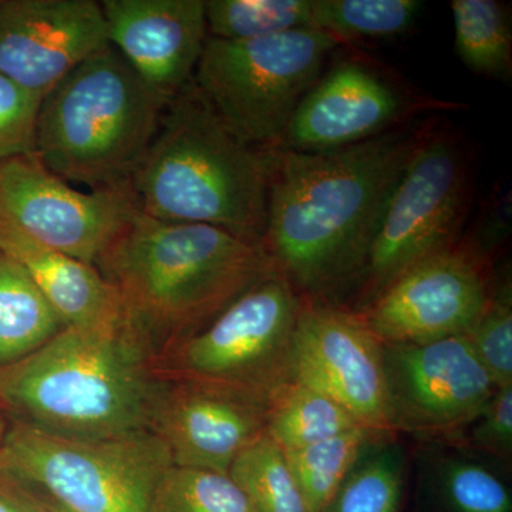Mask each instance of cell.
Returning a JSON list of instances; mask_svg holds the SVG:
<instances>
[{
	"mask_svg": "<svg viewBox=\"0 0 512 512\" xmlns=\"http://www.w3.org/2000/svg\"><path fill=\"white\" fill-rule=\"evenodd\" d=\"M419 141L390 133L338 150L276 148L261 247L303 301L335 303L356 288Z\"/></svg>",
	"mask_w": 512,
	"mask_h": 512,
	"instance_id": "cell-1",
	"label": "cell"
},
{
	"mask_svg": "<svg viewBox=\"0 0 512 512\" xmlns=\"http://www.w3.org/2000/svg\"><path fill=\"white\" fill-rule=\"evenodd\" d=\"M96 268L117 293L124 329L151 359L275 271L261 245L211 225L154 220L141 212Z\"/></svg>",
	"mask_w": 512,
	"mask_h": 512,
	"instance_id": "cell-2",
	"label": "cell"
},
{
	"mask_svg": "<svg viewBox=\"0 0 512 512\" xmlns=\"http://www.w3.org/2000/svg\"><path fill=\"white\" fill-rule=\"evenodd\" d=\"M164 384L123 323L64 326L0 369V404L15 423L49 436L114 439L153 429Z\"/></svg>",
	"mask_w": 512,
	"mask_h": 512,
	"instance_id": "cell-3",
	"label": "cell"
},
{
	"mask_svg": "<svg viewBox=\"0 0 512 512\" xmlns=\"http://www.w3.org/2000/svg\"><path fill=\"white\" fill-rule=\"evenodd\" d=\"M275 150L235 136L191 82L165 106L130 187L147 217L211 225L261 245Z\"/></svg>",
	"mask_w": 512,
	"mask_h": 512,
	"instance_id": "cell-4",
	"label": "cell"
},
{
	"mask_svg": "<svg viewBox=\"0 0 512 512\" xmlns=\"http://www.w3.org/2000/svg\"><path fill=\"white\" fill-rule=\"evenodd\" d=\"M167 103L113 46H104L42 100L35 156L69 184H130Z\"/></svg>",
	"mask_w": 512,
	"mask_h": 512,
	"instance_id": "cell-5",
	"label": "cell"
},
{
	"mask_svg": "<svg viewBox=\"0 0 512 512\" xmlns=\"http://www.w3.org/2000/svg\"><path fill=\"white\" fill-rule=\"evenodd\" d=\"M339 43L318 29L251 40L208 36L192 83L235 136L252 146L279 148Z\"/></svg>",
	"mask_w": 512,
	"mask_h": 512,
	"instance_id": "cell-6",
	"label": "cell"
},
{
	"mask_svg": "<svg viewBox=\"0 0 512 512\" xmlns=\"http://www.w3.org/2000/svg\"><path fill=\"white\" fill-rule=\"evenodd\" d=\"M170 467L153 431L69 440L15 423L0 447L2 470L72 512H154Z\"/></svg>",
	"mask_w": 512,
	"mask_h": 512,
	"instance_id": "cell-7",
	"label": "cell"
},
{
	"mask_svg": "<svg viewBox=\"0 0 512 512\" xmlns=\"http://www.w3.org/2000/svg\"><path fill=\"white\" fill-rule=\"evenodd\" d=\"M303 299L274 271L197 332L151 359L165 382L218 384L269 400L293 380V339Z\"/></svg>",
	"mask_w": 512,
	"mask_h": 512,
	"instance_id": "cell-8",
	"label": "cell"
},
{
	"mask_svg": "<svg viewBox=\"0 0 512 512\" xmlns=\"http://www.w3.org/2000/svg\"><path fill=\"white\" fill-rule=\"evenodd\" d=\"M466 200V168L450 138L420 140L384 208L362 276L357 309L427 256L453 247Z\"/></svg>",
	"mask_w": 512,
	"mask_h": 512,
	"instance_id": "cell-9",
	"label": "cell"
},
{
	"mask_svg": "<svg viewBox=\"0 0 512 512\" xmlns=\"http://www.w3.org/2000/svg\"><path fill=\"white\" fill-rule=\"evenodd\" d=\"M140 212L130 184L83 192L35 154L0 163V224L96 266Z\"/></svg>",
	"mask_w": 512,
	"mask_h": 512,
	"instance_id": "cell-10",
	"label": "cell"
},
{
	"mask_svg": "<svg viewBox=\"0 0 512 512\" xmlns=\"http://www.w3.org/2000/svg\"><path fill=\"white\" fill-rule=\"evenodd\" d=\"M382 346L393 433L450 439L476 419L497 389L467 335Z\"/></svg>",
	"mask_w": 512,
	"mask_h": 512,
	"instance_id": "cell-11",
	"label": "cell"
},
{
	"mask_svg": "<svg viewBox=\"0 0 512 512\" xmlns=\"http://www.w3.org/2000/svg\"><path fill=\"white\" fill-rule=\"evenodd\" d=\"M491 286L476 255L450 247L407 268L356 312L382 343L467 335L490 299Z\"/></svg>",
	"mask_w": 512,
	"mask_h": 512,
	"instance_id": "cell-12",
	"label": "cell"
},
{
	"mask_svg": "<svg viewBox=\"0 0 512 512\" xmlns=\"http://www.w3.org/2000/svg\"><path fill=\"white\" fill-rule=\"evenodd\" d=\"M293 380L319 390L373 431H390L383 346L360 313L303 301L293 339Z\"/></svg>",
	"mask_w": 512,
	"mask_h": 512,
	"instance_id": "cell-13",
	"label": "cell"
},
{
	"mask_svg": "<svg viewBox=\"0 0 512 512\" xmlns=\"http://www.w3.org/2000/svg\"><path fill=\"white\" fill-rule=\"evenodd\" d=\"M110 45L94 0H0V74L40 100Z\"/></svg>",
	"mask_w": 512,
	"mask_h": 512,
	"instance_id": "cell-14",
	"label": "cell"
},
{
	"mask_svg": "<svg viewBox=\"0 0 512 512\" xmlns=\"http://www.w3.org/2000/svg\"><path fill=\"white\" fill-rule=\"evenodd\" d=\"M268 406L269 400L218 384L165 382L151 431L173 466L228 474L266 433Z\"/></svg>",
	"mask_w": 512,
	"mask_h": 512,
	"instance_id": "cell-15",
	"label": "cell"
},
{
	"mask_svg": "<svg viewBox=\"0 0 512 512\" xmlns=\"http://www.w3.org/2000/svg\"><path fill=\"white\" fill-rule=\"evenodd\" d=\"M109 43L170 101L192 82L208 39L204 0H104Z\"/></svg>",
	"mask_w": 512,
	"mask_h": 512,
	"instance_id": "cell-16",
	"label": "cell"
},
{
	"mask_svg": "<svg viewBox=\"0 0 512 512\" xmlns=\"http://www.w3.org/2000/svg\"><path fill=\"white\" fill-rule=\"evenodd\" d=\"M403 110L400 94L359 63L339 64L306 93L281 147L330 151L377 136Z\"/></svg>",
	"mask_w": 512,
	"mask_h": 512,
	"instance_id": "cell-17",
	"label": "cell"
},
{
	"mask_svg": "<svg viewBox=\"0 0 512 512\" xmlns=\"http://www.w3.org/2000/svg\"><path fill=\"white\" fill-rule=\"evenodd\" d=\"M413 440L406 512H512L511 468L451 440Z\"/></svg>",
	"mask_w": 512,
	"mask_h": 512,
	"instance_id": "cell-18",
	"label": "cell"
},
{
	"mask_svg": "<svg viewBox=\"0 0 512 512\" xmlns=\"http://www.w3.org/2000/svg\"><path fill=\"white\" fill-rule=\"evenodd\" d=\"M0 252L25 269L64 326L121 323L117 293L96 266L39 244L5 224H0Z\"/></svg>",
	"mask_w": 512,
	"mask_h": 512,
	"instance_id": "cell-19",
	"label": "cell"
},
{
	"mask_svg": "<svg viewBox=\"0 0 512 512\" xmlns=\"http://www.w3.org/2000/svg\"><path fill=\"white\" fill-rule=\"evenodd\" d=\"M409 485V444L402 434L377 431L319 512H406Z\"/></svg>",
	"mask_w": 512,
	"mask_h": 512,
	"instance_id": "cell-20",
	"label": "cell"
},
{
	"mask_svg": "<svg viewBox=\"0 0 512 512\" xmlns=\"http://www.w3.org/2000/svg\"><path fill=\"white\" fill-rule=\"evenodd\" d=\"M63 328L25 269L0 252V369L32 355Z\"/></svg>",
	"mask_w": 512,
	"mask_h": 512,
	"instance_id": "cell-21",
	"label": "cell"
},
{
	"mask_svg": "<svg viewBox=\"0 0 512 512\" xmlns=\"http://www.w3.org/2000/svg\"><path fill=\"white\" fill-rule=\"evenodd\" d=\"M362 427L329 396L291 380L269 399L266 433L282 450L311 446Z\"/></svg>",
	"mask_w": 512,
	"mask_h": 512,
	"instance_id": "cell-22",
	"label": "cell"
},
{
	"mask_svg": "<svg viewBox=\"0 0 512 512\" xmlns=\"http://www.w3.org/2000/svg\"><path fill=\"white\" fill-rule=\"evenodd\" d=\"M458 56L468 69L484 76L507 77L512 66L510 18L495 0H453Z\"/></svg>",
	"mask_w": 512,
	"mask_h": 512,
	"instance_id": "cell-23",
	"label": "cell"
},
{
	"mask_svg": "<svg viewBox=\"0 0 512 512\" xmlns=\"http://www.w3.org/2000/svg\"><path fill=\"white\" fill-rule=\"evenodd\" d=\"M228 476L241 488L252 512H311L284 450L268 433L239 454Z\"/></svg>",
	"mask_w": 512,
	"mask_h": 512,
	"instance_id": "cell-24",
	"label": "cell"
},
{
	"mask_svg": "<svg viewBox=\"0 0 512 512\" xmlns=\"http://www.w3.org/2000/svg\"><path fill=\"white\" fill-rule=\"evenodd\" d=\"M205 22L208 36L221 40L261 39L315 29L312 0H208Z\"/></svg>",
	"mask_w": 512,
	"mask_h": 512,
	"instance_id": "cell-25",
	"label": "cell"
},
{
	"mask_svg": "<svg viewBox=\"0 0 512 512\" xmlns=\"http://www.w3.org/2000/svg\"><path fill=\"white\" fill-rule=\"evenodd\" d=\"M377 431L356 427L339 436L284 451L292 476L311 512H319L336 493Z\"/></svg>",
	"mask_w": 512,
	"mask_h": 512,
	"instance_id": "cell-26",
	"label": "cell"
},
{
	"mask_svg": "<svg viewBox=\"0 0 512 512\" xmlns=\"http://www.w3.org/2000/svg\"><path fill=\"white\" fill-rule=\"evenodd\" d=\"M421 8L419 0H312L313 26L339 42L396 36L413 25Z\"/></svg>",
	"mask_w": 512,
	"mask_h": 512,
	"instance_id": "cell-27",
	"label": "cell"
},
{
	"mask_svg": "<svg viewBox=\"0 0 512 512\" xmlns=\"http://www.w3.org/2000/svg\"><path fill=\"white\" fill-rule=\"evenodd\" d=\"M154 512H252L228 474L170 467L156 495Z\"/></svg>",
	"mask_w": 512,
	"mask_h": 512,
	"instance_id": "cell-28",
	"label": "cell"
},
{
	"mask_svg": "<svg viewBox=\"0 0 512 512\" xmlns=\"http://www.w3.org/2000/svg\"><path fill=\"white\" fill-rule=\"evenodd\" d=\"M467 336L495 387L512 386L511 278L491 286L490 299Z\"/></svg>",
	"mask_w": 512,
	"mask_h": 512,
	"instance_id": "cell-29",
	"label": "cell"
},
{
	"mask_svg": "<svg viewBox=\"0 0 512 512\" xmlns=\"http://www.w3.org/2000/svg\"><path fill=\"white\" fill-rule=\"evenodd\" d=\"M454 443L485 458L512 467V386L497 387L476 419L456 436Z\"/></svg>",
	"mask_w": 512,
	"mask_h": 512,
	"instance_id": "cell-30",
	"label": "cell"
},
{
	"mask_svg": "<svg viewBox=\"0 0 512 512\" xmlns=\"http://www.w3.org/2000/svg\"><path fill=\"white\" fill-rule=\"evenodd\" d=\"M40 104L39 97L0 74V163L35 154Z\"/></svg>",
	"mask_w": 512,
	"mask_h": 512,
	"instance_id": "cell-31",
	"label": "cell"
},
{
	"mask_svg": "<svg viewBox=\"0 0 512 512\" xmlns=\"http://www.w3.org/2000/svg\"><path fill=\"white\" fill-rule=\"evenodd\" d=\"M53 501L0 468V512H49Z\"/></svg>",
	"mask_w": 512,
	"mask_h": 512,
	"instance_id": "cell-32",
	"label": "cell"
},
{
	"mask_svg": "<svg viewBox=\"0 0 512 512\" xmlns=\"http://www.w3.org/2000/svg\"><path fill=\"white\" fill-rule=\"evenodd\" d=\"M3 406L0 404V447H2L3 440H5L6 433H8V423H6L5 413H3Z\"/></svg>",
	"mask_w": 512,
	"mask_h": 512,
	"instance_id": "cell-33",
	"label": "cell"
},
{
	"mask_svg": "<svg viewBox=\"0 0 512 512\" xmlns=\"http://www.w3.org/2000/svg\"><path fill=\"white\" fill-rule=\"evenodd\" d=\"M49 512H72V511L66 510V508L62 507V505L53 503L52 508H50Z\"/></svg>",
	"mask_w": 512,
	"mask_h": 512,
	"instance_id": "cell-34",
	"label": "cell"
}]
</instances>
